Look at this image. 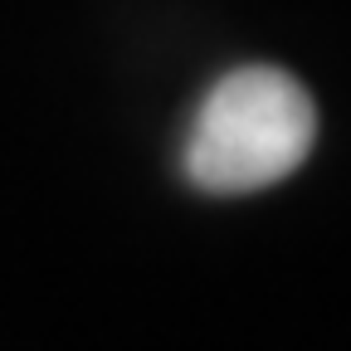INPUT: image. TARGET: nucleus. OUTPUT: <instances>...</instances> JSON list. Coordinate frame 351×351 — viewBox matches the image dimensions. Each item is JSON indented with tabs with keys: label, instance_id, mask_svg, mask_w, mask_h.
<instances>
[{
	"label": "nucleus",
	"instance_id": "1",
	"mask_svg": "<svg viewBox=\"0 0 351 351\" xmlns=\"http://www.w3.org/2000/svg\"><path fill=\"white\" fill-rule=\"evenodd\" d=\"M317 137L307 88L269 64L225 73L186 137V176L205 195H249L293 176Z\"/></svg>",
	"mask_w": 351,
	"mask_h": 351
}]
</instances>
